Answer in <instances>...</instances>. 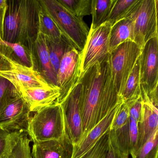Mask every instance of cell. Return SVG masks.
I'll list each match as a JSON object with an SVG mask.
<instances>
[{"mask_svg": "<svg viewBox=\"0 0 158 158\" xmlns=\"http://www.w3.org/2000/svg\"><path fill=\"white\" fill-rule=\"evenodd\" d=\"M23 132L0 130V158H10L11 153Z\"/></svg>", "mask_w": 158, "mask_h": 158, "instance_id": "484cf974", "label": "cell"}, {"mask_svg": "<svg viewBox=\"0 0 158 158\" xmlns=\"http://www.w3.org/2000/svg\"><path fill=\"white\" fill-rule=\"evenodd\" d=\"M9 59V58H8ZM10 66L6 71H0V76L10 81L21 92L28 89L47 87L48 84L37 71L9 59Z\"/></svg>", "mask_w": 158, "mask_h": 158, "instance_id": "7c38bea8", "label": "cell"}, {"mask_svg": "<svg viewBox=\"0 0 158 158\" xmlns=\"http://www.w3.org/2000/svg\"><path fill=\"white\" fill-rule=\"evenodd\" d=\"M62 109L55 103L34 112L30 116L27 134L33 142L58 139L64 134Z\"/></svg>", "mask_w": 158, "mask_h": 158, "instance_id": "277c9868", "label": "cell"}, {"mask_svg": "<svg viewBox=\"0 0 158 158\" xmlns=\"http://www.w3.org/2000/svg\"><path fill=\"white\" fill-rule=\"evenodd\" d=\"M20 96L19 91L9 80L0 76V111L9 101Z\"/></svg>", "mask_w": 158, "mask_h": 158, "instance_id": "83f0119b", "label": "cell"}, {"mask_svg": "<svg viewBox=\"0 0 158 158\" xmlns=\"http://www.w3.org/2000/svg\"><path fill=\"white\" fill-rule=\"evenodd\" d=\"M139 0H116L107 19L112 26L129 16L134 11Z\"/></svg>", "mask_w": 158, "mask_h": 158, "instance_id": "603a6c76", "label": "cell"}, {"mask_svg": "<svg viewBox=\"0 0 158 158\" xmlns=\"http://www.w3.org/2000/svg\"><path fill=\"white\" fill-rule=\"evenodd\" d=\"M10 66L9 59L0 54V71H6Z\"/></svg>", "mask_w": 158, "mask_h": 158, "instance_id": "836d02e7", "label": "cell"}, {"mask_svg": "<svg viewBox=\"0 0 158 158\" xmlns=\"http://www.w3.org/2000/svg\"><path fill=\"white\" fill-rule=\"evenodd\" d=\"M44 36L52 65L57 75L63 56L67 51L73 48L64 36L59 39Z\"/></svg>", "mask_w": 158, "mask_h": 158, "instance_id": "44dd1931", "label": "cell"}, {"mask_svg": "<svg viewBox=\"0 0 158 158\" xmlns=\"http://www.w3.org/2000/svg\"><path fill=\"white\" fill-rule=\"evenodd\" d=\"M21 94L29 105L31 112L34 113L56 103L60 91L58 87L50 86L28 89L21 92Z\"/></svg>", "mask_w": 158, "mask_h": 158, "instance_id": "2e32d148", "label": "cell"}, {"mask_svg": "<svg viewBox=\"0 0 158 158\" xmlns=\"http://www.w3.org/2000/svg\"><path fill=\"white\" fill-rule=\"evenodd\" d=\"M73 15L81 20L91 14L92 0H58Z\"/></svg>", "mask_w": 158, "mask_h": 158, "instance_id": "d4e9b609", "label": "cell"}, {"mask_svg": "<svg viewBox=\"0 0 158 158\" xmlns=\"http://www.w3.org/2000/svg\"><path fill=\"white\" fill-rule=\"evenodd\" d=\"M31 113L29 105L22 95L13 99L0 111V130L27 133Z\"/></svg>", "mask_w": 158, "mask_h": 158, "instance_id": "8fae6325", "label": "cell"}, {"mask_svg": "<svg viewBox=\"0 0 158 158\" xmlns=\"http://www.w3.org/2000/svg\"><path fill=\"white\" fill-rule=\"evenodd\" d=\"M31 158H32V155H31Z\"/></svg>", "mask_w": 158, "mask_h": 158, "instance_id": "e575fe53", "label": "cell"}, {"mask_svg": "<svg viewBox=\"0 0 158 158\" xmlns=\"http://www.w3.org/2000/svg\"><path fill=\"white\" fill-rule=\"evenodd\" d=\"M74 145L65 128L62 137L33 142L31 148L33 158H72Z\"/></svg>", "mask_w": 158, "mask_h": 158, "instance_id": "4fadbf2b", "label": "cell"}, {"mask_svg": "<svg viewBox=\"0 0 158 158\" xmlns=\"http://www.w3.org/2000/svg\"><path fill=\"white\" fill-rule=\"evenodd\" d=\"M82 85L77 82L60 103L63 113L65 128L70 136L74 147L80 142L83 135L81 117Z\"/></svg>", "mask_w": 158, "mask_h": 158, "instance_id": "9c48e42d", "label": "cell"}, {"mask_svg": "<svg viewBox=\"0 0 158 158\" xmlns=\"http://www.w3.org/2000/svg\"><path fill=\"white\" fill-rule=\"evenodd\" d=\"M128 156L129 155L125 154L121 151L115 135L110 129L106 158H128Z\"/></svg>", "mask_w": 158, "mask_h": 158, "instance_id": "4dcf8cb0", "label": "cell"}, {"mask_svg": "<svg viewBox=\"0 0 158 158\" xmlns=\"http://www.w3.org/2000/svg\"><path fill=\"white\" fill-rule=\"evenodd\" d=\"M134 40V21L130 15L112 26L109 36V52L124 42Z\"/></svg>", "mask_w": 158, "mask_h": 158, "instance_id": "ac0fdd59", "label": "cell"}, {"mask_svg": "<svg viewBox=\"0 0 158 158\" xmlns=\"http://www.w3.org/2000/svg\"><path fill=\"white\" fill-rule=\"evenodd\" d=\"M141 98V115L138 124L137 143L134 152L141 148L148 141L154 131L158 129V107L154 105L142 92Z\"/></svg>", "mask_w": 158, "mask_h": 158, "instance_id": "5bb4252c", "label": "cell"}, {"mask_svg": "<svg viewBox=\"0 0 158 158\" xmlns=\"http://www.w3.org/2000/svg\"><path fill=\"white\" fill-rule=\"evenodd\" d=\"M116 0H92V21L90 27L96 28L107 22Z\"/></svg>", "mask_w": 158, "mask_h": 158, "instance_id": "7402d4cb", "label": "cell"}, {"mask_svg": "<svg viewBox=\"0 0 158 158\" xmlns=\"http://www.w3.org/2000/svg\"><path fill=\"white\" fill-rule=\"evenodd\" d=\"M39 14V33L52 38L61 39L63 35L51 17L41 6Z\"/></svg>", "mask_w": 158, "mask_h": 158, "instance_id": "cb8c5ba5", "label": "cell"}, {"mask_svg": "<svg viewBox=\"0 0 158 158\" xmlns=\"http://www.w3.org/2000/svg\"><path fill=\"white\" fill-rule=\"evenodd\" d=\"M4 43L9 52L8 58L38 72L36 59L30 50L19 43H10L4 40Z\"/></svg>", "mask_w": 158, "mask_h": 158, "instance_id": "ffe728a7", "label": "cell"}, {"mask_svg": "<svg viewBox=\"0 0 158 158\" xmlns=\"http://www.w3.org/2000/svg\"><path fill=\"white\" fill-rule=\"evenodd\" d=\"M141 50V48L134 41H127L119 45L109 53L112 77L120 96L140 56Z\"/></svg>", "mask_w": 158, "mask_h": 158, "instance_id": "5b68a950", "label": "cell"}, {"mask_svg": "<svg viewBox=\"0 0 158 158\" xmlns=\"http://www.w3.org/2000/svg\"><path fill=\"white\" fill-rule=\"evenodd\" d=\"M129 107L123 102L119 107L113 120L110 130L115 131L124 126L129 123Z\"/></svg>", "mask_w": 158, "mask_h": 158, "instance_id": "f546056e", "label": "cell"}, {"mask_svg": "<svg viewBox=\"0 0 158 158\" xmlns=\"http://www.w3.org/2000/svg\"><path fill=\"white\" fill-rule=\"evenodd\" d=\"M6 8H0V54L6 56L7 53V47L4 43V22Z\"/></svg>", "mask_w": 158, "mask_h": 158, "instance_id": "d6a6232c", "label": "cell"}, {"mask_svg": "<svg viewBox=\"0 0 158 158\" xmlns=\"http://www.w3.org/2000/svg\"><path fill=\"white\" fill-rule=\"evenodd\" d=\"M109 131L105 133L88 152L81 158H106L108 148Z\"/></svg>", "mask_w": 158, "mask_h": 158, "instance_id": "f1b7e54d", "label": "cell"}, {"mask_svg": "<svg viewBox=\"0 0 158 158\" xmlns=\"http://www.w3.org/2000/svg\"><path fill=\"white\" fill-rule=\"evenodd\" d=\"M139 57L132 70L121 97L123 103H131L141 98Z\"/></svg>", "mask_w": 158, "mask_h": 158, "instance_id": "d6986e66", "label": "cell"}, {"mask_svg": "<svg viewBox=\"0 0 158 158\" xmlns=\"http://www.w3.org/2000/svg\"><path fill=\"white\" fill-rule=\"evenodd\" d=\"M40 2L70 45L81 53L89 33L86 24L73 15L58 0H40Z\"/></svg>", "mask_w": 158, "mask_h": 158, "instance_id": "3957f363", "label": "cell"}, {"mask_svg": "<svg viewBox=\"0 0 158 158\" xmlns=\"http://www.w3.org/2000/svg\"><path fill=\"white\" fill-rule=\"evenodd\" d=\"M139 122L129 117V154L135 150L138 140V124Z\"/></svg>", "mask_w": 158, "mask_h": 158, "instance_id": "1f68e13d", "label": "cell"}, {"mask_svg": "<svg viewBox=\"0 0 158 158\" xmlns=\"http://www.w3.org/2000/svg\"><path fill=\"white\" fill-rule=\"evenodd\" d=\"M123 102L115 106L109 114L96 125L85 137L74 147L72 158H81L94 147L100 139L109 130L113 120Z\"/></svg>", "mask_w": 158, "mask_h": 158, "instance_id": "9a60e30c", "label": "cell"}, {"mask_svg": "<svg viewBox=\"0 0 158 158\" xmlns=\"http://www.w3.org/2000/svg\"><path fill=\"white\" fill-rule=\"evenodd\" d=\"M131 155L132 158H158V129L141 148Z\"/></svg>", "mask_w": 158, "mask_h": 158, "instance_id": "4316f807", "label": "cell"}, {"mask_svg": "<svg viewBox=\"0 0 158 158\" xmlns=\"http://www.w3.org/2000/svg\"><path fill=\"white\" fill-rule=\"evenodd\" d=\"M81 58V52L74 48H71L63 56L57 75L60 95L56 103H61L78 82Z\"/></svg>", "mask_w": 158, "mask_h": 158, "instance_id": "30bf717a", "label": "cell"}, {"mask_svg": "<svg viewBox=\"0 0 158 158\" xmlns=\"http://www.w3.org/2000/svg\"><path fill=\"white\" fill-rule=\"evenodd\" d=\"M158 37L149 40L141 48L139 56L141 91L158 106Z\"/></svg>", "mask_w": 158, "mask_h": 158, "instance_id": "8992f818", "label": "cell"}, {"mask_svg": "<svg viewBox=\"0 0 158 158\" xmlns=\"http://www.w3.org/2000/svg\"><path fill=\"white\" fill-rule=\"evenodd\" d=\"M3 40L19 43L30 50L36 58L35 43L39 33L40 11L38 0H6Z\"/></svg>", "mask_w": 158, "mask_h": 158, "instance_id": "7a4b0ae2", "label": "cell"}, {"mask_svg": "<svg viewBox=\"0 0 158 158\" xmlns=\"http://www.w3.org/2000/svg\"><path fill=\"white\" fill-rule=\"evenodd\" d=\"M78 82L82 87L81 141L115 106L123 102L114 87L109 55L81 73Z\"/></svg>", "mask_w": 158, "mask_h": 158, "instance_id": "6da1fadb", "label": "cell"}, {"mask_svg": "<svg viewBox=\"0 0 158 158\" xmlns=\"http://www.w3.org/2000/svg\"><path fill=\"white\" fill-rule=\"evenodd\" d=\"M157 0H139L130 15L134 21V40L142 48L150 40L158 37Z\"/></svg>", "mask_w": 158, "mask_h": 158, "instance_id": "52a82bcc", "label": "cell"}, {"mask_svg": "<svg viewBox=\"0 0 158 158\" xmlns=\"http://www.w3.org/2000/svg\"><path fill=\"white\" fill-rule=\"evenodd\" d=\"M111 24L106 22L96 28H89L81 52L80 74L97 62H102L110 53L109 36Z\"/></svg>", "mask_w": 158, "mask_h": 158, "instance_id": "ba28073f", "label": "cell"}, {"mask_svg": "<svg viewBox=\"0 0 158 158\" xmlns=\"http://www.w3.org/2000/svg\"><path fill=\"white\" fill-rule=\"evenodd\" d=\"M35 48L38 72L48 84L57 86V74L52 65L45 36L41 33H39L38 35L35 43Z\"/></svg>", "mask_w": 158, "mask_h": 158, "instance_id": "e0dca14e", "label": "cell"}]
</instances>
